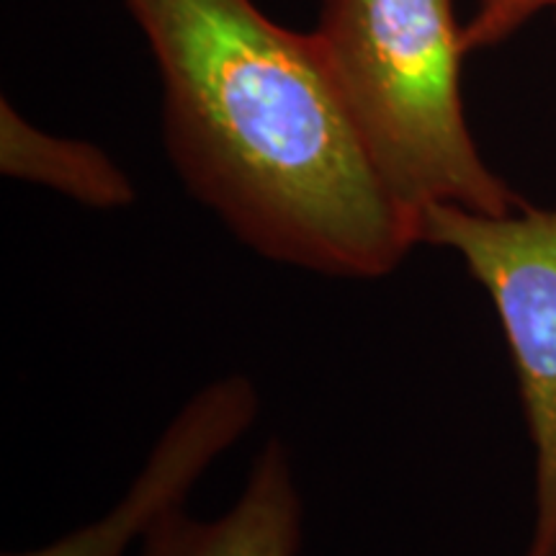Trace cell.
Wrapping results in <instances>:
<instances>
[{"mask_svg": "<svg viewBox=\"0 0 556 556\" xmlns=\"http://www.w3.org/2000/svg\"><path fill=\"white\" fill-rule=\"evenodd\" d=\"M541 11H556V0H479L475 16L464 26L467 52L503 45Z\"/></svg>", "mask_w": 556, "mask_h": 556, "instance_id": "cell-7", "label": "cell"}, {"mask_svg": "<svg viewBox=\"0 0 556 556\" xmlns=\"http://www.w3.org/2000/svg\"><path fill=\"white\" fill-rule=\"evenodd\" d=\"M304 505L281 441L253 462L238 503L219 518H191L184 507L157 518L137 556H299Z\"/></svg>", "mask_w": 556, "mask_h": 556, "instance_id": "cell-5", "label": "cell"}, {"mask_svg": "<svg viewBox=\"0 0 556 556\" xmlns=\"http://www.w3.org/2000/svg\"><path fill=\"white\" fill-rule=\"evenodd\" d=\"M309 34L379 176L417 219L438 204L523 206L469 131L454 0H319Z\"/></svg>", "mask_w": 556, "mask_h": 556, "instance_id": "cell-2", "label": "cell"}, {"mask_svg": "<svg viewBox=\"0 0 556 556\" xmlns=\"http://www.w3.org/2000/svg\"><path fill=\"white\" fill-rule=\"evenodd\" d=\"M526 556H556V531L544 541V544L528 546Z\"/></svg>", "mask_w": 556, "mask_h": 556, "instance_id": "cell-8", "label": "cell"}, {"mask_svg": "<svg viewBox=\"0 0 556 556\" xmlns=\"http://www.w3.org/2000/svg\"><path fill=\"white\" fill-rule=\"evenodd\" d=\"M258 407V389L248 377L232 374L208 381L173 417L142 471L106 516L50 546L3 556H127L157 518L184 507L204 471L248 433Z\"/></svg>", "mask_w": 556, "mask_h": 556, "instance_id": "cell-4", "label": "cell"}, {"mask_svg": "<svg viewBox=\"0 0 556 556\" xmlns=\"http://www.w3.org/2000/svg\"><path fill=\"white\" fill-rule=\"evenodd\" d=\"M0 170L101 212L137 199L135 184L99 144L39 129L9 99L0 101Z\"/></svg>", "mask_w": 556, "mask_h": 556, "instance_id": "cell-6", "label": "cell"}, {"mask_svg": "<svg viewBox=\"0 0 556 556\" xmlns=\"http://www.w3.org/2000/svg\"><path fill=\"white\" fill-rule=\"evenodd\" d=\"M163 88L173 168L235 238L340 278L392 274L417 214L389 191L312 34L255 0H122Z\"/></svg>", "mask_w": 556, "mask_h": 556, "instance_id": "cell-1", "label": "cell"}, {"mask_svg": "<svg viewBox=\"0 0 556 556\" xmlns=\"http://www.w3.org/2000/svg\"><path fill=\"white\" fill-rule=\"evenodd\" d=\"M420 245L456 253L495 304L518 371L520 400L536 451V523L531 546L556 531V208L507 214L428 206Z\"/></svg>", "mask_w": 556, "mask_h": 556, "instance_id": "cell-3", "label": "cell"}]
</instances>
